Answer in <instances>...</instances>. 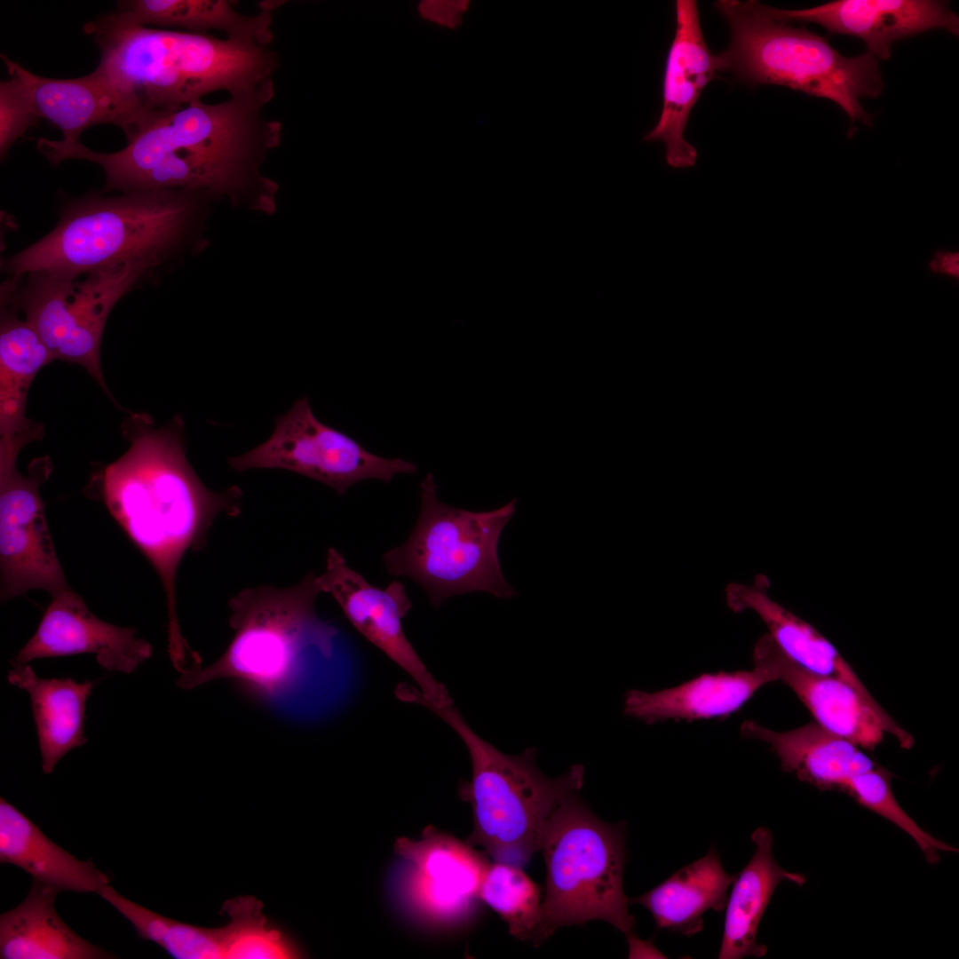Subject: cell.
Here are the masks:
<instances>
[{"label": "cell", "mask_w": 959, "mask_h": 959, "mask_svg": "<svg viewBox=\"0 0 959 959\" xmlns=\"http://www.w3.org/2000/svg\"><path fill=\"white\" fill-rule=\"evenodd\" d=\"M273 96L271 81L218 103L147 110L124 131L127 145L104 155L106 174L125 191L190 190L273 214L279 187L261 168L281 141L282 124L265 115Z\"/></svg>", "instance_id": "obj_1"}, {"label": "cell", "mask_w": 959, "mask_h": 959, "mask_svg": "<svg viewBox=\"0 0 959 959\" xmlns=\"http://www.w3.org/2000/svg\"><path fill=\"white\" fill-rule=\"evenodd\" d=\"M129 449L93 476V491L157 573L166 598L169 654L174 663L193 652L177 616L176 578L184 555L202 549L214 520L237 516L242 490L209 489L186 458L183 424L176 417L156 427L151 416L133 414L122 425Z\"/></svg>", "instance_id": "obj_2"}, {"label": "cell", "mask_w": 959, "mask_h": 959, "mask_svg": "<svg viewBox=\"0 0 959 959\" xmlns=\"http://www.w3.org/2000/svg\"><path fill=\"white\" fill-rule=\"evenodd\" d=\"M215 202L205 193L181 189L86 196L69 203L50 234L5 260L4 267L12 278L35 272L77 278L129 262L161 267L203 249Z\"/></svg>", "instance_id": "obj_3"}, {"label": "cell", "mask_w": 959, "mask_h": 959, "mask_svg": "<svg viewBox=\"0 0 959 959\" xmlns=\"http://www.w3.org/2000/svg\"><path fill=\"white\" fill-rule=\"evenodd\" d=\"M84 31L100 50L95 71L147 110L258 88L273 81L279 66L267 45L145 27L117 12L85 24Z\"/></svg>", "instance_id": "obj_4"}, {"label": "cell", "mask_w": 959, "mask_h": 959, "mask_svg": "<svg viewBox=\"0 0 959 959\" xmlns=\"http://www.w3.org/2000/svg\"><path fill=\"white\" fill-rule=\"evenodd\" d=\"M730 44L715 55L718 71H728L750 86L781 85L837 104L851 124L870 125L863 98L878 97L884 81L878 59L869 52L845 57L827 38L774 18L755 0H719Z\"/></svg>", "instance_id": "obj_5"}, {"label": "cell", "mask_w": 959, "mask_h": 959, "mask_svg": "<svg viewBox=\"0 0 959 959\" xmlns=\"http://www.w3.org/2000/svg\"><path fill=\"white\" fill-rule=\"evenodd\" d=\"M321 592L313 573L289 587L241 590L228 604L234 635L226 652L206 668L180 672L177 685L188 690L233 678L266 700L289 693L302 678L310 651L325 659L333 655L337 630L317 615Z\"/></svg>", "instance_id": "obj_6"}, {"label": "cell", "mask_w": 959, "mask_h": 959, "mask_svg": "<svg viewBox=\"0 0 959 959\" xmlns=\"http://www.w3.org/2000/svg\"><path fill=\"white\" fill-rule=\"evenodd\" d=\"M420 705L456 731L471 757L472 778L459 787L460 797L473 812V829L465 842L483 847L495 861L524 867L539 851L551 815L583 788V766L547 777L536 767L535 749L504 754L475 733L453 705Z\"/></svg>", "instance_id": "obj_7"}, {"label": "cell", "mask_w": 959, "mask_h": 959, "mask_svg": "<svg viewBox=\"0 0 959 959\" xmlns=\"http://www.w3.org/2000/svg\"><path fill=\"white\" fill-rule=\"evenodd\" d=\"M624 822L598 818L578 793L549 818L540 842L546 867L540 922L532 940L541 945L564 926L600 920L630 934L634 917L622 888Z\"/></svg>", "instance_id": "obj_8"}, {"label": "cell", "mask_w": 959, "mask_h": 959, "mask_svg": "<svg viewBox=\"0 0 959 959\" xmlns=\"http://www.w3.org/2000/svg\"><path fill=\"white\" fill-rule=\"evenodd\" d=\"M420 498L410 535L383 554L387 573L412 579L436 608L447 598L472 591L515 596L502 573L498 543L515 514L516 499L487 511L452 507L439 499L432 473L420 483Z\"/></svg>", "instance_id": "obj_9"}, {"label": "cell", "mask_w": 959, "mask_h": 959, "mask_svg": "<svg viewBox=\"0 0 959 959\" xmlns=\"http://www.w3.org/2000/svg\"><path fill=\"white\" fill-rule=\"evenodd\" d=\"M157 268L148 262H129L83 278L30 273L21 285L14 280L4 283L2 305L23 313L54 360L83 367L114 400L100 365L104 328L120 298Z\"/></svg>", "instance_id": "obj_10"}, {"label": "cell", "mask_w": 959, "mask_h": 959, "mask_svg": "<svg viewBox=\"0 0 959 959\" xmlns=\"http://www.w3.org/2000/svg\"><path fill=\"white\" fill-rule=\"evenodd\" d=\"M238 472L281 469L332 487L339 495L368 479L389 482L399 473L414 474L417 467L401 458H384L367 451L353 439L321 423L309 400L295 401L275 421L271 437L241 456L229 458Z\"/></svg>", "instance_id": "obj_11"}, {"label": "cell", "mask_w": 959, "mask_h": 959, "mask_svg": "<svg viewBox=\"0 0 959 959\" xmlns=\"http://www.w3.org/2000/svg\"><path fill=\"white\" fill-rule=\"evenodd\" d=\"M18 452L0 451L1 599L29 590L52 597L69 590L48 528L39 488L53 466L48 456L32 460L28 473L16 468Z\"/></svg>", "instance_id": "obj_12"}, {"label": "cell", "mask_w": 959, "mask_h": 959, "mask_svg": "<svg viewBox=\"0 0 959 959\" xmlns=\"http://www.w3.org/2000/svg\"><path fill=\"white\" fill-rule=\"evenodd\" d=\"M316 579L321 592L336 599L352 625L417 684L419 689L409 693L410 702L453 705L448 690L428 671L405 636L401 620L412 604L400 581L384 589L375 586L334 548L328 550L325 570Z\"/></svg>", "instance_id": "obj_13"}, {"label": "cell", "mask_w": 959, "mask_h": 959, "mask_svg": "<svg viewBox=\"0 0 959 959\" xmlns=\"http://www.w3.org/2000/svg\"><path fill=\"white\" fill-rule=\"evenodd\" d=\"M394 851L407 862L401 888L414 910L445 923L469 919L489 864L481 853L433 827L425 828L419 840L397 839Z\"/></svg>", "instance_id": "obj_14"}, {"label": "cell", "mask_w": 959, "mask_h": 959, "mask_svg": "<svg viewBox=\"0 0 959 959\" xmlns=\"http://www.w3.org/2000/svg\"><path fill=\"white\" fill-rule=\"evenodd\" d=\"M754 663L768 668L776 681L787 685L824 730L862 749H874L892 735L904 749L914 745L902 729L874 697L861 693L847 682L806 670L789 660L770 636L763 635L753 650Z\"/></svg>", "instance_id": "obj_15"}, {"label": "cell", "mask_w": 959, "mask_h": 959, "mask_svg": "<svg viewBox=\"0 0 959 959\" xmlns=\"http://www.w3.org/2000/svg\"><path fill=\"white\" fill-rule=\"evenodd\" d=\"M135 634V628L116 626L98 618L69 589L52 597L36 631L12 664L90 654L107 670L131 673L153 653L152 646Z\"/></svg>", "instance_id": "obj_16"}, {"label": "cell", "mask_w": 959, "mask_h": 959, "mask_svg": "<svg viewBox=\"0 0 959 959\" xmlns=\"http://www.w3.org/2000/svg\"><path fill=\"white\" fill-rule=\"evenodd\" d=\"M717 72L716 56L702 35L697 2L678 0L675 33L663 76L662 111L654 127L644 137L646 141L664 144L666 161L671 167L687 168L695 163L697 151L685 138L686 126L703 89Z\"/></svg>", "instance_id": "obj_17"}, {"label": "cell", "mask_w": 959, "mask_h": 959, "mask_svg": "<svg viewBox=\"0 0 959 959\" xmlns=\"http://www.w3.org/2000/svg\"><path fill=\"white\" fill-rule=\"evenodd\" d=\"M770 13L785 22L816 23L831 34L853 36L865 42L868 52L886 60L892 44L931 29L959 35V18L947 3L933 0H836L807 9Z\"/></svg>", "instance_id": "obj_18"}, {"label": "cell", "mask_w": 959, "mask_h": 959, "mask_svg": "<svg viewBox=\"0 0 959 959\" xmlns=\"http://www.w3.org/2000/svg\"><path fill=\"white\" fill-rule=\"evenodd\" d=\"M1 58L9 74L26 87L39 119L60 130L63 139L78 140L83 131L99 124H114L124 131L147 110L95 70L78 78H49L31 73L5 55Z\"/></svg>", "instance_id": "obj_19"}, {"label": "cell", "mask_w": 959, "mask_h": 959, "mask_svg": "<svg viewBox=\"0 0 959 959\" xmlns=\"http://www.w3.org/2000/svg\"><path fill=\"white\" fill-rule=\"evenodd\" d=\"M775 681L769 669L755 663L750 670L704 673L654 693L630 690L625 694L623 712L646 724L668 719H724L738 711L762 686Z\"/></svg>", "instance_id": "obj_20"}, {"label": "cell", "mask_w": 959, "mask_h": 959, "mask_svg": "<svg viewBox=\"0 0 959 959\" xmlns=\"http://www.w3.org/2000/svg\"><path fill=\"white\" fill-rule=\"evenodd\" d=\"M741 733L746 738L767 743L784 771L821 790L843 791L852 776L879 765L861 747L816 723L777 732L746 720Z\"/></svg>", "instance_id": "obj_21"}, {"label": "cell", "mask_w": 959, "mask_h": 959, "mask_svg": "<svg viewBox=\"0 0 959 959\" xmlns=\"http://www.w3.org/2000/svg\"><path fill=\"white\" fill-rule=\"evenodd\" d=\"M769 584L764 575H758L752 584L732 583L725 590L726 603L735 613H756L778 648L796 664L818 675L838 678L873 697L826 638L769 596Z\"/></svg>", "instance_id": "obj_22"}, {"label": "cell", "mask_w": 959, "mask_h": 959, "mask_svg": "<svg viewBox=\"0 0 959 959\" xmlns=\"http://www.w3.org/2000/svg\"><path fill=\"white\" fill-rule=\"evenodd\" d=\"M59 892L33 879L26 899L0 915L2 959H98L113 954L74 932L59 916L54 902Z\"/></svg>", "instance_id": "obj_23"}, {"label": "cell", "mask_w": 959, "mask_h": 959, "mask_svg": "<svg viewBox=\"0 0 959 959\" xmlns=\"http://www.w3.org/2000/svg\"><path fill=\"white\" fill-rule=\"evenodd\" d=\"M751 839L755 852L736 876L726 901L720 959L765 955L767 948L757 942V935L775 888L782 881L797 885L805 883L803 875L789 872L776 862L772 852L773 836L768 828H757Z\"/></svg>", "instance_id": "obj_24"}, {"label": "cell", "mask_w": 959, "mask_h": 959, "mask_svg": "<svg viewBox=\"0 0 959 959\" xmlns=\"http://www.w3.org/2000/svg\"><path fill=\"white\" fill-rule=\"evenodd\" d=\"M12 665L7 680L29 694L42 768L51 773L67 752L87 741L84 716L94 683H78L72 678H43L28 663Z\"/></svg>", "instance_id": "obj_25"}, {"label": "cell", "mask_w": 959, "mask_h": 959, "mask_svg": "<svg viewBox=\"0 0 959 959\" xmlns=\"http://www.w3.org/2000/svg\"><path fill=\"white\" fill-rule=\"evenodd\" d=\"M0 862L12 864L59 892H99L110 879L91 860L81 861L50 840L4 798L0 799Z\"/></svg>", "instance_id": "obj_26"}, {"label": "cell", "mask_w": 959, "mask_h": 959, "mask_svg": "<svg viewBox=\"0 0 959 959\" xmlns=\"http://www.w3.org/2000/svg\"><path fill=\"white\" fill-rule=\"evenodd\" d=\"M4 305L0 327V435L24 445L40 440L43 426L26 417V402L39 370L54 360L33 326Z\"/></svg>", "instance_id": "obj_27"}, {"label": "cell", "mask_w": 959, "mask_h": 959, "mask_svg": "<svg viewBox=\"0 0 959 959\" xmlns=\"http://www.w3.org/2000/svg\"><path fill=\"white\" fill-rule=\"evenodd\" d=\"M735 877L725 872L716 850L710 849L654 889L629 899V903L646 907L658 928L692 936L702 930L707 911L724 909Z\"/></svg>", "instance_id": "obj_28"}, {"label": "cell", "mask_w": 959, "mask_h": 959, "mask_svg": "<svg viewBox=\"0 0 959 959\" xmlns=\"http://www.w3.org/2000/svg\"><path fill=\"white\" fill-rule=\"evenodd\" d=\"M281 3H261V11L245 15L226 0H132L120 4L117 12L133 23L177 28L195 34L210 30L226 37L267 45L273 42V11Z\"/></svg>", "instance_id": "obj_29"}, {"label": "cell", "mask_w": 959, "mask_h": 959, "mask_svg": "<svg viewBox=\"0 0 959 959\" xmlns=\"http://www.w3.org/2000/svg\"><path fill=\"white\" fill-rule=\"evenodd\" d=\"M263 903L253 896L227 900L222 910L230 917L222 927L224 959H297L305 957L287 931L269 922Z\"/></svg>", "instance_id": "obj_30"}, {"label": "cell", "mask_w": 959, "mask_h": 959, "mask_svg": "<svg viewBox=\"0 0 959 959\" xmlns=\"http://www.w3.org/2000/svg\"><path fill=\"white\" fill-rule=\"evenodd\" d=\"M479 899L507 923L509 933L523 941L533 940L540 922L542 892L522 868L489 863L479 888Z\"/></svg>", "instance_id": "obj_31"}, {"label": "cell", "mask_w": 959, "mask_h": 959, "mask_svg": "<svg viewBox=\"0 0 959 959\" xmlns=\"http://www.w3.org/2000/svg\"><path fill=\"white\" fill-rule=\"evenodd\" d=\"M842 792L908 834L930 863L939 861V852H956L954 847L924 831L901 808L892 789V773L885 768L878 765L852 776Z\"/></svg>", "instance_id": "obj_32"}, {"label": "cell", "mask_w": 959, "mask_h": 959, "mask_svg": "<svg viewBox=\"0 0 959 959\" xmlns=\"http://www.w3.org/2000/svg\"><path fill=\"white\" fill-rule=\"evenodd\" d=\"M39 117L22 82L14 75L0 83V155L4 159L11 146Z\"/></svg>", "instance_id": "obj_33"}, {"label": "cell", "mask_w": 959, "mask_h": 959, "mask_svg": "<svg viewBox=\"0 0 959 959\" xmlns=\"http://www.w3.org/2000/svg\"><path fill=\"white\" fill-rule=\"evenodd\" d=\"M160 947L176 959H224L222 927L206 928L171 919Z\"/></svg>", "instance_id": "obj_34"}, {"label": "cell", "mask_w": 959, "mask_h": 959, "mask_svg": "<svg viewBox=\"0 0 959 959\" xmlns=\"http://www.w3.org/2000/svg\"><path fill=\"white\" fill-rule=\"evenodd\" d=\"M98 894L116 908L133 925L137 934L142 939L152 941L160 946L170 918L129 900L109 884L101 889Z\"/></svg>", "instance_id": "obj_35"}, {"label": "cell", "mask_w": 959, "mask_h": 959, "mask_svg": "<svg viewBox=\"0 0 959 959\" xmlns=\"http://www.w3.org/2000/svg\"><path fill=\"white\" fill-rule=\"evenodd\" d=\"M470 5L468 0H422L416 4V12L424 22L453 30L461 26Z\"/></svg>", "instance_id": "obj_36"}, {"label": "cell", "mask_w": 959, "mask_h": 959, "mask_svg": "<svg viewBox=\"0 0 959 959\" xmlns=\"http://www.w3.org/2000/svg\"><path fill=\"white\" fill-rule=\"evenodd\" d=\"M931 267L937 271L958 274V254L939 253L932 261Z\"/></svg>", "instance_id": "obj_37"}]
</instances>
